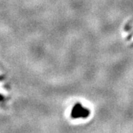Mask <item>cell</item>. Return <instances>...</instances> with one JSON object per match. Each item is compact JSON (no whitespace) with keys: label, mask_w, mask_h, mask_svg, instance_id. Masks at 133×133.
Masks as SVG:
<instances>
[{"label":"cell","mask_w":133,"mask_h":133,"mask_svg":"<svg viewBox=\"0 0 133 133\" xmlns=\"http://www.w3.org/2000/svg\"><path fill=\"white\" fill-rule=\"evenodd\" d=\"M3 100H4V97L0 95V101H3Z\"/></svg>","instance_id":"1"}]
</instances>
